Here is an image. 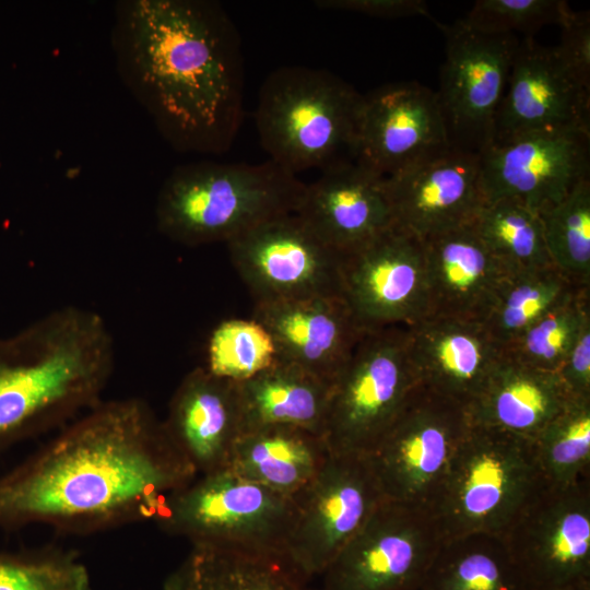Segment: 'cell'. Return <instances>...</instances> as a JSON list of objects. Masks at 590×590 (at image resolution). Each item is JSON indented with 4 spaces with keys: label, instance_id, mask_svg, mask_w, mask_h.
<instances>
[{
    "label": "cell",
    "instance_id": "obj_20",
    "mask_svg": "<svg viewBox=\"0 0 590 590\" xmlns=\"http://www.w3.org/2000/svg\"><path fill=\"white\" fill-rule=\"evenodd\" d=\"M252 318L272 337L278 359L331 385L365 333L342 296L257 302Z\"/></svg>",
    "mask_w": 590,
    "mask_h": 590
},
{
    "label": "cell",
    "instance_id": "obj_23",
    "mask_svg": "<svg viewBox=\"0 0 590 590\" xmlns=\"http://www.w3.org/2000/svg\"><path fill=\"white\" fill-rule=\"evenodd\" d=\"M164 429L197 475L227 468L241 434L237 384L203 366L190 370L176 388Z\"/></svg>",
    "mask_w": 590,
    "mask_h": 590
},
{
    "label": "cell",
    "instance_id": "obj_12",
    "mask_svg": "<svg viewBox=\"0 0 590 590\" xmlns=\"http://www.w3.org/2000/svg\"><path fill=\"white\" fill-rule=\"evenodd\" d=\"M503 539L528 590L590 585L589 475L565 488L546 487Z\"/></svg>",
    "mask_w": 590,
    "mask_h": 590
},
{
    "label": "cell",
    "instance_id": "obj_36",
    "mask_svg": "<svg viewBox=\"0 0 590 590\" xmlns=\"http://www.w3.org/2000/svg\"><path fill=\"white\" fill-rule=\"evenodd\" d=\"M0 590H93V585L74 551L44 546L0 551Z\"/></svg>",
    "mask_w": 590,
    "mask_h": 590
},
{
    "label": "cell",
    "instance_id": "obj_7",
    "mask_svg": "<svg viewBox=\"0 0 590 590\" xmlns=\"http://www.w3.org/2000/svg\"><path fill=\"white\" fill-rule=\"evenodd\" d=\"M299 514L296 497L228 468L197 475L167 500L156 524L191 545L285 553Z\"/></svg>",
    "mask_w": 590,
    "mask_h": 590
},
{
    "label": "cell",
    "instance_id": "obj_21",
    "mask_svg": "<svg viewBox=\"0 0 590 590\" xmlns=\"http://www.w3.org/2000/svg\"><path fill=\"white\" fill-rule=\"evenodd\" d=\"M408 353L422 386L468 408L503 349L483 322L428 316L408 327Z\"/></svg>",
    "mask_w": 590,
    "mask_h": 590
},
{
    "label": "cell",
    "instance_id": "obj_4",
    "mask_svg": "<svg viewBox=\"0 0 590 590\" xmlns=\"http://www.w3.org/2000/svg\"><path fill=\"white\" fill-rule=\"evenodd\" d=\"M306 186L271 160L180 165L157 194L156 226L185 246L228 243L267 221L296 213Z\"/></svg>",
    "mask_w": 590,
    "mask_h": 590
},
{
    "label": "cell",
    "instance_id": "obj_33",
    "mask_svg": "<svg viewBox=\"0 0 590 590\" xmlns=\"http://www.w3.org/2000/svg\"><path fill=\"white\" fill-rule=\"evenodd\" d=\"M588 321L590 286H580L528 327L503 352L528 366L557 373Z\"/></svg>",
    "mask_w": 590,
    "mask_h": 590
},
{
    "label": "cell",
    "instance_id": "obj_1",
    "mask_svg": "<svg viewBox=\"0 0 590 590\" xmlns=\"http://www.w3.org/2000/svg\"><path fill=\"white\" fill-rule=\"evenodd\" d=\"M196 476L144 400L101 401L0 475V528L84 534L156 522Z\"/></svg>",
    "mask_w": 590,
    "mask_h": 590
},
{
    "label": "cell",
    "instance_id": "obj_9",
    "mask_svg": "<svg viewBox=\"0 0 590 590\" xmlns=\"http://www.w3.org/2000/svg\"><path fill=\"white\" fill-rule=\"evenodd\" d=\"M471 424L467 406L420 385L367 456L384 497L427 508Z\"/></svg>",
    "mask_w": 590,
    "mask_h": 590
},
{
    "label": "cell",
    "instance_id": "obj_13",
    "mask_svg": "<svg viewBox=\"0 0 590 590\" xmlns=\"http://www.w3.org/2000/svg\"><path fill=\"white\" fill-rule=\"evenodd\" d=\"M341 295L363 331L411 327L428 317L423 240L392 224L343 253Z\"/></svg>",
    "mask_w": 590,
    "mask_h": 590
},
{
    "label": "cell",
    "instance_id": "obj_10",
    "mask_svg": "<svg viewBox=\"0 0 590 590\" xmlns=\"http://www.w3.org/2000/svg\"><path fill=\"white\" fill-rule=\"evenodd\" d=\"M434 22L446 43L435 93L450 146L480 155L492 143L519 40L514 34L479 31L463 19Z\"/></svg>",
    "mask_w": 590,
    "mask_h": 590
},
{
    "label": "cell",
    "instance_id": "obj_24",
    "mask_svg": "<svg viewBox=\"0 0 590 590\" xmlns=\"http://www.w3.org/2000/svg\"><path fill=\"white\" fill-rule=\"evenodd\" d=\"M429 316L484 322L511 274L471 225L423 240Z\"/></svg>",
    "mask_w": 590,
    "mask_h": 590
},
{
    "label": "cell",
    "instance_id": "obj_17",
    "mask_svg": "<svg viewBox=\"0 0 590 590\" xmlns=\"http://www.w3.org/2000/svg\"><path fill=\"white\" fill-rule=\"evenodd\" d=\"M450 148L436 93L416 81L363 95L355 162L392 176Z\"/></svg>",
    "mask_w": 590,
    "mask_h": 590
},
{
    "label": "cell",
    "instance_id": "obj_14",
    "mask_svg": "<svg viewBox=\"0 0 590 590\" xmlns=\"http://www.w3.org/2000/svg\"><path fill=\"white\" fill-rule=\"evenodd\" d=\"M226 244L255 303L342 296L343 255L295 213L267 221Z\"/></svg>",
    "mask_w": 590,
    "mask_h": 590
},
{
    "label": "cell",
    "instance_id": "obj_34",
    "mask_svg": "<svg viewBox=\"0 0 590 590\" xmlns=\"http://www.w3.org/2000/svg\"><path fill=\"white\" fill-rule=\"evenodd\" d=\"M553 266L579 285H590V178L539 213Z\"/></svg>",
    "mask_w": 590,
    "mask_h": 590
},
{
    "label": "cell",
    "instance_id": "obj_16",
    "mask_svg": "<svg viewBox=\"0 0 590 590\" xmlns=\"http://www.w3.org/2000/svg\"><path fill=\"white\" fill-rule=\"evenodd\" d=\"M479 161L484 202L515 199L540 213L590 178V133L529 132L491 144Z\"/></svg>",
    "mask_w": 590,
    "mask_h": 590
},
{
    "label": "cell",
    "instance_id": "obj_27",
    "mask_svg": "<svg viewBox=\"0 0 590 590\" xmlns=\"http://www.w3.org/2000/svg\"><path fill=\"white\" fill-rule=\"evenodd\" d=\"M285 553L191 545L163 590H311Z\"/></svg>",
    "mask_w": 590,
    "mask_h": 590
},
{
    "label": "cell",
    "instance_id": "obj_29",
    "mask_svg": "<svg viewBox=\"0 0 590 590\" xmlns=\"http://www.w3.org/2000/svg\"><path fill=\"white\" fill-rule=\"evenodd\" d=\"M421 590H528L502 536L474 533L442 542Z\"/></svg>",
    "mask_w": 590,
    "mask_h": 590
},
{
    "label": "cell",
    "instance_id": "obj_37",
    "mask_svg": "<svg viewBox=\"0 0 590 590\" xmlns=\"http://www.w3.org/2000/svg\"><path fill=\"white\" fill-rule=\"evenodd\" d=\"M573 10L563 0H479L463 21L486 33L533 35L546 25L562 26Z\"/></svg>",
    "mask_w": 590,
    "mask_h": 590
},
{
    "label": "cell",
    "instance_id": "obj_40",
    "mask_svg": "<svg viewBox=\"0 0 590 590\" xmlns=\"http://www.w3.org/2000/svg\"><path fill=\"white\" fill-rule=\"evenodd\" d=\"M320 9L342 10L375 17L398 19L425 16L432 19L427 4L421 0H320L315 1Z\"/></svg>",
    "mask_w": 590,
    "mask_h": 590
},
{
    "label": "cell",
    "instance_id": "obj_6",
    "mask_svg": "<svg viewBox=\"0 0 590 590\" xmlns=\"http://www.w3.org/2000/svg\"><path fill=\"white\" fill-rule=\"evenodd\" d=\"M546 487L533 440L472 423L427 509L442 542L503 538Z\"/></svg>",
    "mask_w": 590,
    "mask_h": 590
},
{
    "label": "cell",
    "instance_id": "obj_32",
    "mask_svg": "<svg viewBox=\"0 0 590 590\" xmlns=\"http://www.w3.org/2000/svg\"><path fill=\"white\" fill-rule=\"evenodd\" d=\"M533 444L550 487L565 488L589 475L590 399L571 398Z\"/></svg>",
    "mask_w": 590,
    "mask_h": 590
},
{
    "label": "cell",
    "instance_id": "obj_25",
    "mask_svg": "<svg viewBox=\"0 0 590 590\" xmlns=\"http://www.w3.org/2000/svg\"><path fill=\"white\" fill-rule=\"evenodd\" d=\"M570 399L557 373L528 366L503 352L467 409L473 424L533 440Z\"/></svg>",
    "mask_w": 590,
    "mask_h": 590
},
{
    "label": "cell",
    "instance_id": "obj_18",
    "mask_svg": "<svg viewBox=\"0 0 590 590\" xmlns=\"http://www.w3.org/2000/svg\"><path fill=\"white\" fill-rule=\"evenodd\" d=\"M548 130L590 133V88L570 72L555 47L524 37L515 51L491 144Z\"/></svg>",
    "mask_w": 590,
    "mask_h": 590
},
{
    "label": "cell",
    "instance_id": "obj_39",
    "mask_svg": "<svg viewBox=\"0 0 590 590\" xmlns=\"http://www.w3.org/2000/svg\"><path fill=\"white\" fill-rule=\"evenodd\" d=\"M557 375L571 398L590 399V321L581 329Z\"/></svg>",
    "mask_w": 590,
    "mask_h": 590
},
{
    "label": "cell",
    "instance_id": "obj_3",
    "mask_svg": "<svg viewBox=\"0 0 590 590\" xmlns=\"http://www.w3.org/2000/svg\"><path fill=\"white\" fill-rule=\"evenodd\" d=\"M115 347L103 317L58 308L0 341V447L66 425L102 401Z\"/></svg>",
    "mask_w": 590,
    "mask_h": 590
},
{
    "label": "cell",
    "instance_id": "obj_31",
    "mask_svg": "<svg viewBox=\"0 0 590 590\" xmlns=\"http://www.w3.org/2000/svg\"><path fill=\"white\" fill-rule=\"evenodd\" d=\"M580 286L554 266L510 274L484 320L504 350L534 321Z\"/></svg>",
    "mask_w": 590,
    "mask_h": 590
},
{
    "label": "cell",
    "instance_id": "obj_8",
    "mask_svg": "<svg viewBox=\"0 0 590 590\" xmlns=\"http://www.w3.org/2000/svg\"><path fill=\"white\" fill-rule=\"evenodd\" d=\"M420 385L408 327L365 331L331 386L322 435L329 452L368 456Z\"/></svg>",
    "mask_w": 590,
    "mask_h": 590
},
{
    "label": "cell",
    "instance_id": "obj_11",
    "mask_svg": "<svg viewBox=\"0 0 590 590\" xmlns=\"http://www.w3.org/2000/svg\"><path fill=\"white\" fill-rule=\"evenodd\" d=\"M442 543L429 510L385 499L321 575V590H421Z\"/></svg>",
    "mask_w": 590,
    "mask_h": 590
},
{
    "label": "cell",
    "instance_id": "obj_19",
    "mask_svg": "<svg viewBox=\"0 0 590 590\" xmlns=\"http://www.w3.org/2000/svg\"><path fill=\"white\" fill-rule=\"evenodd\" d=\"M385 184L393 224L422 240L471 225L484 204L479 155L452 146Z\"/></svg>",
    "mask_w": 590,
    "mask_h": 590
},
{
    "label": "cell",
    "instance_id": "obj_15",
    "mask_svg": "<svg viewBox=\"0 0 590 590\" xmlns=\"http://www.w3.org/2000/svg\"><path fill=\"white\" fill-rule=\"evenodd\" d=\"M296 498L299 514L286 554L309 579L323 574L386 499L367 456L331 453Z\"/></svg>",
    "mask_w": 590,
    "mask_h": 590
},
{
    "label": "cell",
    "instance_id": "obj_28",
    "mask_svg": "<svg viewBox=\"0 0 590 590\" xmlns=\"http://www.w3.org/2000/svg\"><path fill=\"white\" fill-rule=\"evenodd\" d=\"M236 384L241 433L266 425H292L323 435L330 382L276 359L252 378Z\"/></svg>",
    "mask_w": 590,
    "mask_h": 590
},
{
    "label": "cell",
    "instance_id": "obj_22",
    "mask_svg": "<svg viewBox=\"0 0 590 590\" xmlns=\"http://www.w3.org/2000/svg\"><path fill=\"white\" fill-rule=\"evenodd\" d=\"M323 243L347 253L393 224L381 177L356 162L321 172L295 213Z\"/></svg>",
    "mask_w": 590,
    "mask_h": 590
},
{
    "label": "cell",
    "instance_id": "obj_30",
    "mask_svg": "<svg viewBox=\"0 0 590 590\" xmlns=\"http://www.w3.org/2000/svg\"><path fill=\"white\" fill-rule=\"evenodd\" d=\"M471 227L511 274L553 266L539 213L518 200L484 202Z\"/></svg>",
    "mask_w": 590,
    "mask_h": 590
},
{
    "label": "cell",
    "instance_id": "obj_5",
    "mask_svg": "<svg viewBox=\"0 0 590 590\" xmlns=\"http://www.w3.org/2000/svg\"><path fill=\"white\" fill-rule=\"evenodd\" d=\"M362 103V94L327 70L281 67L258 94L261 146L269 160L295 175L355 162Z\"/></svg>",
    "mask_w": 590,
    "mask_h": 590
},
{
    "label": "cell",
    "instance_id": "obj_26",
    "mask_svg": "<svg viewBox=\"0 0 590 590\" xmlns=\"http://www.w3.org/2000/svg\"><path fill=\"white\" fill-rule=\"evenodd\" d=\"M329 455L318 434L292 425H266L240 434L227 468L280 494L297 497Z\"/></svg>",
    "mask_w": 590,
    "mask_h": 590
},
{
    "label": "cell",
    "instance_id": "obj_35",
    "mask_svg": "<svg viewBox=\"0 0 590 590\" xmlns=\"http://www.w3.org/2000/svg\"><path fill=\"white\" fill-rule=\"evenodd\" d=\"M278 352L268 330L253 318L220 322L211 332L203 366L212 375L243 382L270 367Z\"/></svg>",
    "mask_w": 590,
    "mask_h": 590
},
{
    "label": "cell",
    "instance_id": "obj_38",
    "mask_svg": "<svg viewBox=\"0 0 590 590\" xmlns=\"http://www.w3.org/2000/svg\"><path fill=\"white\" fill-rule=\"evenodd\" d=\"M560 28V43L555 48L570 72L590 88L589 13L573 11Z\"/></svg>",
    "mask_w": 590,
    "mask_h": 590
},
{
    "label": "cell",
    "instance_id": "obj_2",
    "mask_svg": "<svg viewBox=\"0 0 590 590\" xmlns=\"http://www.w3.org/2000/svg\"><path fill=\"white\" fill-rule=\"evenodd\" d=\"M111 47L118 75L176 151L223 154L243 121L239 33L212 0H120Z\"/></svg>",
    "mask_w": 590,
    "mask_h": 590
}]
</instances>
